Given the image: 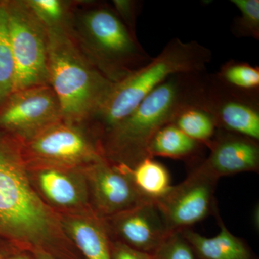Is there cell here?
<instances>
[{"label":"cell","instance_id":"6da1fadb","mask_svg":"<svg viewBox=\"0 0 259 259\" xmlns=\"http://www.w3.org/2000/svg\"><path fill=\"white\" fill-rule=\"evenodd\" d=\"M207 71L173 75L145 97L136 109L98 141L102 157L131 169L148 156L151 140L189 107H202Z\"/></svg>","mask_w":259,"mask_h":259},{"label":"cell","instance_id":"7a4b0ae2","mask_svg":"<svg viewBox=\"0 0 259 259\" xmlns=\"http://www.w3.org/2000/svg\"><path fill=\"white\" fill-rule=\"evenodd\" d=\"M83 5L79 6L76 2L69 31L107 79L119 82L152 59L111 5L89 2Z\"/></svg>","mask_w":259,"mask_h":259},{"label":"cell","instance_id":"3957f363","mask_svg":"<svg viewBox=\"0 0 259 259\" xmlns=\"http://www.w3.org/2000/svg\"><path fill=\"white\" fill-rule=\"evenodd\" d=\"M212 59V51L208 48L194 40L185 42L174 37L147 64L114 83L88 125L92 126L100 139L168 78L175 74L205 71Z\"/></svg>","mask_w":259,"mask_h":259},{"label":"cell","instance_id":"277c9868","mask_svg":"<svg viewBox=\"0 0 259 259\" xmlns=\"http://www.w3.org/2000/svg\"><path fill=\"white\" fill-rule=\"evenodd\" d=\"M49 82L60 104L63 120L87 124L114 83L95 67L67 29H47Z\"/></svg>","mask_w":259,"mask_h":259},{"label":"cell","instance_id":"5b68a950","mask_svg":"<svg viewBox=\"0 0 259 259\" xmlns=\"http://www.w3.org/2000/svg\"><path fill=\"white\" fill-rule=\"evenodd\" d=\"M19 142L18 139H0V233L41 245L51 239L55 223L30 185Z\"/></svg>","mask_w":259,"mask_h":259},{"label":"cell","instance_id":"8992f818","mask_svg":"<svg viewBox=\"0 0 259 259\" xmlns=\"http://www.w3.org/2000/svg\"><path fill=\"white\" fill-rule=\"evenodd\" d=\"M3 3L8 14L10 44L15 61L13 92L49 85L47 28L25 0Z\"/></svg>","mask_w":259,"mask_h":259},{"label":"cell","instance_id":"52a82bcc","mask_svg":"<svg viewBox=\"0 0 259 259\" xmlns=\"http://www.w3.org/2000/svg\"><path fill=\"white\" fill-rule=\"evenodd\" d=\"M83 124L64 120L51 124L22 142V153L54 168L90 165L102 157L98 141L92 139Z\"/></svg>","mask_w":259,"mask_h":259},{"label":"cell","instance_id":"ba28073f","mask_svg":"<svg viewBox=\"0 0 259 259\" xmlns=\"http://www.w3.org/2000/svg\"><path fill=\"white\" fill-rule=\"evenodd\" d=\"M217 180L194 166L185 180L156 201L171 233L190 228L218 212Z\"/></svg>","mask_w":259,"mask_h":259},{"label":"cell","instance_id":"9c48e42d","mask_svg":"<svg viewBox=\"0 0 259 259\" xmlns=\"http://www.w3.org/2000/svg\"><path fill=\"white\" fill-rule=\"evenodd\" d=\"M61 120L60 104L50 85L13 92L0 106V128L22 142Z\"/></svg>","mask_w":259,"mask_h":259},{"label":"cell","instance_id":"30bf717a","mask_svg":"<svg viewBox=\"0 0 259 259\" xmlns=\"http://www.w3.org/2000/svg\"><path fill=\"white\" fill-rule=\"evenodd\" d=\"M201 108L212 116L218 129L259 141V95L234 90L207 73Z\"/></svg>","mask_w":259,"mask_h":259},{"label":"cell","instance_id":"8fae6325","mask_svg":"<svg viewBox=\"0 0 259 259\" xmlns=\"http://www.w3.org/2000/svg\"><path fill=\"white\" fill-rule=\"evenodd\" d=\"M108 219L107 231L119 238L116 241L149 254L171 233L156 201H147Z\"/></svg>","mask_w":259,"mask_h":259},{"label":"cell","instance_id":"7c38bea8","mask_svg":"<svg viewBox=\"0 0 259 259\" xmlns=\"http://www.w3.org/2000/svg\"><path fill=\"white\" fill-rule=\"evenodd\" d=\"M208 148V156L195 166L215 180L244 172L256 173L259 171L258 141L218 129Z\"/></svg>","mask_w":259,"mask_h":259},{"label":"cell","instance_id":"4fadbf2b","mask_svg":"<svg viewBox=\"0 0 259 259\" xmlns=\"http://www.w3.org/2000/svg\"><path fill=\"white\" fill-rule=\"evenodd\" d=\"M90 181L98 212L106 217L115 215L149 200L136 190L128 170L105 159L89 166Z\"/></svg>","mask_w":259,"mask_h":259},{"label":"cell","instance_id":"5bb4252c","mask_svg":"<svg viewBox=\"0 0 259 259\" xmlns=\"http://www.w3.org/2000/svg\"><path fill=\"white\" fill-rule=\"evenodd\" d=\"M220 232L212 238L199 234L191 228L181 231L194 250L197 259H258L246 241L227 228L219 212L214 216Z\"/></svg>","mask_w":259,"mask_h":259},{"label":"cell","instance_id":"9a60e30c","mask_svg":"<svg viewBox=\"0 0 259 259\" xmlns=\"http://www.w3.org/2000/svg\"><path fill=\"white\" fill-rule=\"evenodd\" d=\"M204 146L191 139L174 124L162 127L148 146L150 158L165 157L199 163Z\"/></svg>","mask_w":259,"mask_h":259},{"label":"cell","instance_id":"2e32d148","mask_svg":"<svg viewBox=\"0 0 259 259\" xmlns=\"http://www.w3.org/2000/svg\"><path fill=\"white\" fill-rule=\"evenodd\" d=\"M73 241L88 259H111L106 225L96 218H74L66 223Z\"/></svg>","mask_w":259,"mask_h":259},{"label":"cell","instance_id":"e0dca14e","mask_svg":"<svg viewBox=\"0 0 259 259\" xmlns=\"http://www.w3.org/2000/svg\"><path fill=\"white\" fill-rule=\"evenodd\" d=\"M128 173L136 190L149 200H158L172 186L168 170L153 158L143 160Z\"/></svg>","mask_w":259,"mask_h":259},{"label":"cell","instance_id":"ac0fdd59","mask_svg":"<svg viewBox=\"0 0 259 259\" xmlns=\"http://www.w3.org/2000/svg\"><path fill=\"white\" fill-rule=\"evenodd\" d=\"M39 185L49 200L63 207L76 205L82 199V192L74 177L59 168L48 167L38 175Z\"/></svg>","mask_w":259,"mask_h":259},{"label":"cell","instance_id":"d6986e66","mask_svg":"<svg viewBox=\"0 0 259 259\" xmlns=\"http://www.w3.org/2000/svg\"><path fill=\"white\" fill-rule=\"evenodd\" d=\"M172 124L191 139L207 148L218 131L212 116L200 107L185 109L177 116Z\"/></svg>","mask_w":259,"mask_h":259},{"label":"cell","instance_id":"ffe728a7","mask_svg":"<svg viewBox=\"0 0 259 259\" xmlns=\"http://www.w3.org/2000/svg\"><path fill=\"white\" fill-rule=\"evenodd\" d=\"M15 66L4 3H0V106L14 90Z\"/></svg>","mask_w":259,"mask_h":259},{"label":"cell","instance_id":"44dd1931","mask_svg":"<svg viewBox=\"0 0 259 259\" xmlns=\"http://www.w3.org/2000/svg\"><path fill=\"white\" fill-rule=\"evenodd\" d=\"M227 86L249 94L259 95V68L245 61L230 60L215 73Z\"/></svg>","mask_w":259,"mask_h":259},{"label":"cell","instance_id":"7402d4cb","mask_svg":"<svg viewBox=\"0 0 259 259\" xmlns=\"http://www.w3.org/2000/svg\"><path fill=\"white\" fill-rule=\"evenodd\" d=\"M47 29H69L76 2L62 0H25Z\"/></svg>","mask_w":259,"mask_h":259},{"label":"cell","instance_id":"603a6c76","mask_svg":"<svg viewBox=\"0 0 259 259\" xmlns=\"http://www.w3.org/2000/svg\"><path fill=\"white\" fill-rule=\"evenodd\" d=\"M239 10L233 19L231 30L238 38L250 37L259 40V0H231Z\"/></svg>","mask_w":259,"mask_h":259},{"label":"cell","instance_id":"cb8c5ba5","mask_svg":"<svg viewBox=\"0 0 259 259\" xmlns=\"http://www.w3.org/2000/svg\"><path fill=\"white\" fill-rule=\"evenodd\" d=\"M152 255L153 259H197L181 231L171 233Z\"/></svg>","mask_w":259,"mask_h":259},{"label":"cell","instance_id":"d4e9b609","mask_svg":"<svg viewBox=\"0 0 259 259\" xmlns=\"http://www.w3.org/2000/svg\"><path fill=\"white\" fill-rule=\"evenodd\" d=\"M142 2L137 0H113L112 3L117 14L135 36H136V22L142 10Z\"/></svg>","mask_w":259,"mask_h":259},{"label":"cell","instance_id":"484cf974","mask_svg":"<svg viewBox=\"0 0 259 259\" xmlns=\"http://www.w3.org/2000/svg\"><path fill=\"white\" fill-rule=\"evenodd\" d=\"M110 250L111 259H153L152 254L139 251L119 241L111 242Z\"/></svg>","mask_w":259,"mask_h":259},{"label":"cell","instance_id":"4316f807","mask_svg":"<svg viewBox=\"0 0 259 259\" xmlns=\"http://www.w3.org/2000/svg\"><path fill=\"white\" fill-rule=\"evenodd\" d=\"M37 258L38 259H54L50 255L47 254L46 253H39L37 255Z\"/></svg>","mask_w":259,"mask_h":259},{"label":"cell","instance_id":"83f0119b","mask_svg":"<svg viewBox=\"0 0 259 259\" xmlns=\"http://www.w3.org/2000/svg\"><path fill=\"white\" fill-rule=\"evenodd\" d=\"M10 259H27L25 258H24V257H15V258H12Z\"/></svg>","mask_w":259,"mask_h":259}]
</instances>
